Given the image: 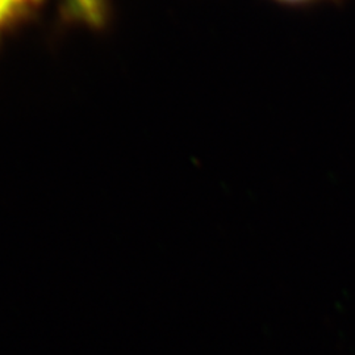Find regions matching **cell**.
Returning a JSON list of instances; mask_svg holds the SVG:
<instances>
[{
  "mask_svg": "<svg viewBox=\"0 0 355 355\" xmlns=\"http://www.w3.org/2000/svg\"><path fill=\"white\" fill-rule=\"evenodd\" d=\"M36 0H0V26L11 21Z\"/></svg>",
  "mask_w": 355,
  "mask_h": 355,
  "instance_id": "cell-1",
  "label": "cell"
},
{
  "mask_svg": "<svg viewBox=\"0 0 355 355\" xmlns=\"http://www.w3.org/2000/svg\"><path fill=\"white\" fill-rule=\"evenodd\" d=\"M283 1H288V3H302V1H306V0H283Z\"/></svg>",
  "mask_w": 355,
  "mask_h": 355,
  "instance_id": "cell-2",
  "label": "cell"
}]
</instances>
